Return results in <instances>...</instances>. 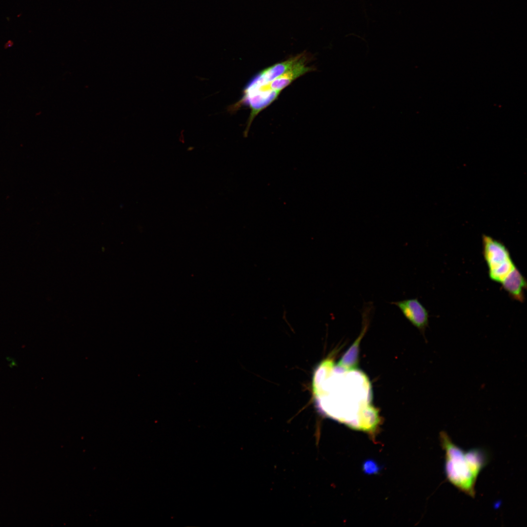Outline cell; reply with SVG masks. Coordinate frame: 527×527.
<instances>
[{"instance_id": "cell-4", "label": "cell", "mask_w": 527, "mask_h": 527, "mask_svg": "<svg viewBox=\"0 0 527 527\" xmlns=\"http://www.w3.org/2000/svg\"><path fill=\"white\" fill-rule=\"evenodd\" d=\"M483 254L490 279L501 284L516 268L506 245L490 236H482Z\"/></svg>"}, {"instance_id": "cell-5", "label": "cell", "mask_w": 527, "mask_h": 527, "mask_svg": "<svg viewBox=\"0 0 527 527\" xmlns=\"http://www.w3.org/2000/svg\"><path fill=\"white\" fill-rule=\"evenodd\" d=\"M373 310L371 303L364 305L362 311V328L360 335L336 365L345 370L351 371L358 367L359 345L368 328Z\"/></svg>"}, {"instance_id": "cell-8", "label": "cell", "mask_w": 527, "mask_h": 527, "mask_svg": "<svg viewBox=\"0 0 527 527\" xmlns=\"http://www.w3.org/2000/svg\"><path fill=\"white\" fill-rule=\"evenodd\" d=\"M364 470L367 473H372L377 471L378 470V467L376 465L373 461H367L364 466Z\"/></svg>"}, {"instance_id": "cell-3", "label": "cell", "mask_w": 527, "mask_h": 527, "mask_svg": "<svg viewBox=\"0 0 527 527\" xmlns=\"http://www.w3.org/2000/svg\"><path fill=\"white\" fill-rule=\"evenodd\" d=\"M439 439L445 451V472L448 481L461 492L474 498L477 477L487 464V453L482 448L466 451L455 444L447 433L442 431Z\"/></svg>"}, {"instance_id": "cell-1", "label": "cell", "mask_w": 527, "mask_h": 527, "mask_svg": "<svg viewBox=\"0 0 527 527\" xmlns=\"http://www.w3.org/2000/svg\"><path fill=\"white\" fill-rule=\"evenodd\" d=\"M345 371L334 365L331 359L324 360L319 365L314 372L312 381L315 402L317 409L322 414L340 422L343 418L345 405L342 423L354 429V418L347 403L348 402L360 416L362 430H364L370 415L371 391L370 390L355 392L370 388V386L355 390L356 386L367 380L366 378L360 382L366 377L359 371L352 383L351 381L348 387L347 385V387H344ZM364 384L362 385L365 384Z\"/></svg>"}, {"instance_id": "cell-6", "label": "cell", "mask_w": 527, "mask_h": 527, "mask_svg": "<svg viewBox=\"0 0 527 527\" xmlns=\"http://www.w3.org/2000/svg\"><path fill=\"white\" fill-rule=\"evenodd\" d=\"M391 304L396 305L413 325L422 333L425 332L428 325L429 313L417 298L404 299Z\"/></svg>"}, {"instance_id": "cell-2", "label": "cell", "mask_w": 527, "mask_h": 527, "mask_svg": "<svg viewBox=\"0 0 527 527\" xmlns=\"http://www.w3.org/2000/svg\"><path fill=\"white\" fill-rule=\"evenodd\" d=\"M311 58L305 51L260 71L245 86L241 99L230 108L234 111L243 104L250 114L245 131L258 114L277 99L281 91L294 81L313 71L308 65Z\"/></svg>"}, {"instance_id": "cell-7", "label": "cell", "mask_w": 527, "mask_h": 527, "mask_svg": "<svg viewBox=\"0 0 527 527\" xmlns=\"http://www.w3.org/2000/svg\"><path fill=\"white\" fill-rule=\"evenodd\" d=\"M501 284L512 299L519 302L525 300L527 281L517 267Z\"/></svg>"}]
</instances>
